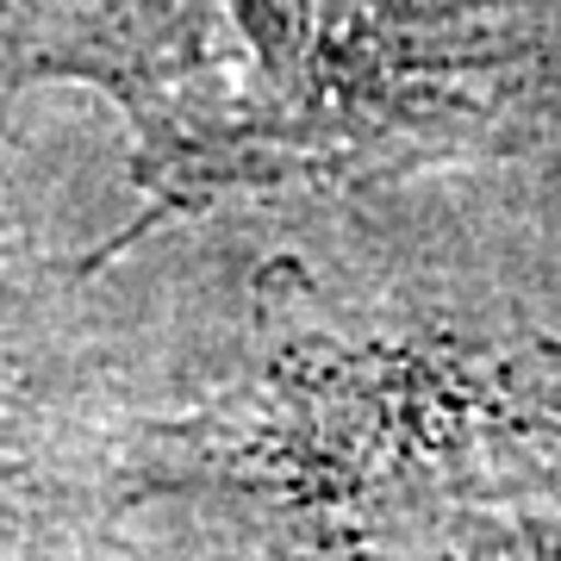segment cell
Segmentation results:
<instances>
[{
	"mask_svg": "<svg viewBox=\"0 0 561 561\" xmlns=\"http://www.w3.org/2000/svg\"><path fill=\"white\" fill-rule=\"evenodd\" d=\"M138 81L175 125L238 131L275 119L287 57L268 38V25L238 7H175L138 44Z\"/></svg>",
	"mask_w": 561,
	"mask_h": 561,
	"instance_id": "obj_1",
	"label": "cell"
}]
</instances>
